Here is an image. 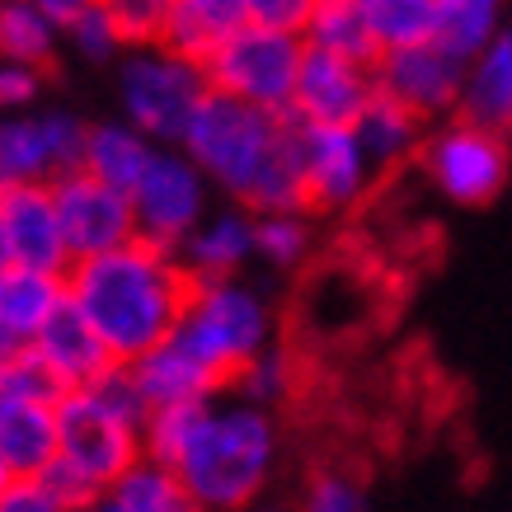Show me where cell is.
<instances>
[{"mask_svg": "<svg viewBox=\"0 0 512 512\" xmlns=\"http://www.w3.org/2000/svg\"><path fill=\"white\" fill-rule=\"evenodd\" d=\"M212 282L221 278H207L193 264L174 259V249L132 235L123 249L71 264L66 296L90 315V325L113 348V357L132 367L179 334V325L212 292Z\"/></svg>", "mask_w": 512, "mask_h": 512, "instance_id": "1", "label": "cell"}, {"mask_svg": "<svg viewBox=\"0 0 512 512\" xmlns=\"http://www.w3.org/2000/svg\"><path fill=\"white\" fill-rule=\"evenodd\" d=\"M273 451H278V433L264 409L212 404V414L198 423V433L188 437V447L179 451L170 470L188 484L202 512H240L264 494Z\"/></svg>", "mask_w": 512, "mask_h": 512, "instance_id": "2", "label": "cell"}, {"mask_svg": "<svg viewBox=\"0 0 512 512\" xmlns=\"http://www.w3.org/2000/svg\"><path fill=\"white\" fill-rule=\"evenodd\" d=\"M184 146L193 151V160L202 170L217 174L231 193L245 198L254 188V179L264 174L273 146H278V113H264L254 104H245V99L212 90L202 99Z\"/></svg>", "mask_w": 512, "mask_h": 512, "instance_id": "3", "label": "cell"}, {"mask_svg": "<svg viewBox=\"0 0 512 512\" xmlns=\"http://www.w3.org/2000/svg\"><path fill=\"white\" fill-rule=\"evenodd\" d=\"M301 57H306V47L296 43L292 33L249 24L207 62L202 76H207V85L217 94L245 99V104H254L264 113H287L296 104Z\"/></svg>", "mask_w": 512, "mask_h": 512, "instance_id": "4", "label": "cell"}, {"mask_svg": "<svg viewBox=\"0 0 512 512\" xmlns=\"http://www.w3.org/2000/svg\"><path fill=\"white\" fill-rule=\"evenodd\" d=\"M57 428H62V461L76 466L90 484H99L104 494H113L123 475H132L146 461V433L113 419L90 390H76L57 409Z\"/></svg>", "mask_w": 512, "mask_h": 512, "instance_id": "5", "label": "cell"}, {"mask_svg": "<svg viewBox=\"0 0 512 512\" xmlns=\"http://www.w3.org/2000/svg\"><path fill=\"white\" fill-rule=\"evenodd\" d=\"M123 94L132 118L151 137L184 141L202 109V99L212 94V85H207L198 66L179 62V57H137L123 71Z\"/></svg>", "mask_w": 512, "mask_h": 512, "instance_id": "6", "label": "cell"}, {"mask_svg": "<svg viewBox=\"0 0 512 512\" xmlns=\"http://www.w3.org/2000/svg\"><path fill=\"white\" fill-rule=\"evenodd\" d=\"M0 249L5 268L62 278L71 273L62 226H57V198L38 184H5L0 188Z\"/></svg>", "mask_w": 512, "mask_h": 512, "instance_id": "7", "label": "cell"}, {"mask_svg": "<svg viewBox=\"0 0 512 512\" xmlns=\"http://www.w3.org/2000/svg\"><path fill=\"white\" fill-rule=\"evenodd\" d=\"M419 165L433 174V184L442 193H451L466 207H484V202H494V193L508 179V146L498 141V132L456 123L451 132L419 146Z\"/></svg>", "mask_w": 512, "mask_h": 512, "instance_id": "8", "label": "cell"}, {"mask_svg": "<svg viewBox=\"0 0 512 512\" xmlns=\"http://www.w3.org/2000/svg\"><path fill=\"white\" fill-rule=\"evenodd\" d=\"M52 198H57V226H62L71 264L99 259L109 249H123L137 235V207H132V198L104 188L94 174L62 179V184L52 188Z\"/></svg>", "mask_w": 512, "mask_h": 512, "instance_id": "9", "label": "cell"}, {"mask_svg": "<svg viewBox=\"0 0 512 512\" xmlns=\"http://www.w3.org/2000/svg\"><path fill=\"white\" fill-rule=\"evenodd\" d=\"M376 80L367 71H357L353 62H343L325 47H306L301 57V80H296V104L292 109L311 127H348L353 132L362 123V113L372 104Z\"/></svg>", "mask_w": 512, "mask_h": 512, "instance_id": "10", "label": "cell"}, {"mask_svg": "<svg viewBox=\"0 0 512 512\" xmlns=\"http://www.w3.org/2000/svg\"><path fill=\"white\" fill-rule=\"evenodd\" d=\"M461 76H466L461 57H451L447 47L437 43H423V47L386 52V62H381V71L372 80L390 99H400L414 118L428 123L437 109H447V104L461 99Z\"/></svg>", "mask_w": 512, "mask_h": 512, "instance_id": "11", "label": "cell"}, {"mask_svg": "<svg viewBox=\"0 0 512 512\" xmlns=\"http://www.w3.org/2000/svg\"><path fill=\"white\" fill-rule=\"evenodd\" d=\"M198 202H202L198 179H193V170H188L184 160L156 156L146 179H141L137 198H132V207H137V235L160 249H174V240L198 217Z\"/></svg>", "mask_w": 512, "mask_h": 512, "instance_id": "12", "label": "cell"}, {"mask_svg": "<svg viewBox=\"0 0 512 512\" xmlns=\"http://www.w3.org/2000/svg\"><path fill=\"white\" fill-rule=\"evenodd\" d=\"M62 456L57 409L47 404H5L0 400V480L33 484Z\"/></svg>", "mask_w": 512, "mask_h": 512, "instance_id": "13", "label": "cell"}, {"mask_svg": "<svg viewBox=\"0 0 512 512\" xmlns=\"http://www.w3.org/2000/svg\"><path fill=\"white\" fill-rule=\"evenodd\" d=\"M38 348H43L47 362L71 381V390H90L94 381H104L113 367H123V362L113 357L109 343L99 339V329L90 325V315L80 311L71 296L57 301L52 320H47L43 334H38Z\"/></svg>", "mask_w": 512, "mask_h": 512, "instance_id": "14", "label": "cell"}, {"mask_svg": "<svg viewBox=\"0 0 512 512\" xmlns=\"http://www.w3.org/2000/svg\"><path fill=\"white\" fill-rule=\"evenodd\" d=\"M362 188V141L348 127L306 132V212H334Z\"/></svg>", "mask_w": 512, "mask_h": 512, "instance_id": "15", "label": "cell"}, {"mask_svg": "<svg viewBox=\"0 0 512 512\" xmlns=\"http://www.w3.org/2000/svg\"><path fill=\"white\" fill-rule=\"evenodd\" d=\"M66 296L62 278H43V273H19L5 268L0 278V329H5V357L38 343L43 325L52 320L57 301Z\"/></svg>", "mask_w": 512, "mask_h": 512, "instance_id": "16", "label": "cell"}, {"mask_svg": "<svg viewBox=\"0 0 512 512\" xmlns=\"http://www.w3.org/2000/svg\"><path fill=\"white\" fill-rule=\"evenodd\" d=\"M132 376H137V386H141V395H146V404H151V414H156V409H170V404L212 400L217 390H226L221 376H212L198 357H188L174 339L165 343V348H156L151 357L132 362Z\"/></svg>", "mask_w": 512, "mask_h": 512, "instance_id": "17", "label": "cell"}, {"mask_svg": "<svg viewBox=\"0 0 512 512\" xmlns=\"http://www.w3.org/2000/svg\"><path fill=\"white\" fill-rule=\"evenodd\" d=\"M311 43L343 57V62H353L367 76H376L381 62H386V47H381V38L372 29V10L362 0H320L311 24Z\"/></svg>", "mask_w": 512, "mask_h": 512, "instance_id": "18", "label": "cell"}, {"mask_svg": "<svg viewBox=\"0 0 512 512\" xmlns=\"http://www.w3.org/2000/svg\"><path fill=\"white\" fill-rule=\"evenodd\" d=\"M419 127L423 118L404 109L400 99H390L381 85L372 90V104L362 113V123L353 127L357 141H362V156H372L376 165H386V174H395L409 160V151L419 146Z\"/></svg>", "mask_w": 512, "mask_h": 512, "instance_id": "19", "label": "cell"}, {"mask_svg": "<svg viewBox=\"0 0 512 512\" xmlns=\"http://www.w3.org/2000/svg\"><path fill=\"white\" fill-rule=\"evenodd\" d=\"M461 123L484 127V132L512 127V33H503L489 47V57L475 66V80L461 99Z\"/></svg>", "mask_w": 512, "mask_h": 512, "instance_id": "20", "label": "cell"}, {"mask_svg": "<svg viewBox=\"0 0 512 512\" xmlns=\"http://www.w3.org/2000/svg\"><path fill=\"white\" fill-rule=\"evenodd\" d=\"M71 395H76L71 381L47 362L38 343L10 353L5 367H0V400L5 404H47V409H62Z\"/></svg>", "mask_w": 512, "mask_h": 512, "instance_id": "21", "label": "cell"}, {"mask_svg": "<svg viewBox=\"0 0 512 512\" xmlns=\"http://www.w3.org/2000/svg\"><path fill=\"white\" fill-rule=\"evenodd\" d=\"M151 160L156 156H151L132 132H123V127H94L90 132V174L104 188L123 193V198H137Z\"/></svg>", "mask_w": 512, "mask_h": 512, "instance_id": "22", "label": "cell"}, {"mask_svg": "<svg viewBox=\"0 0 512 512\" xmlns=\"http://www.w3.org/2000/svg\"><path fill=\"white\" fill-rule=\"evenodd\" d=\"M109 498L123 512H202V503L188 494V484L156 461H141L132 475H123V484Z\"/></svg>", "mask_w": 512, "mask_h": 512, "instance_id": "23", "label": "cell"}, {"mask_svg": "<svg viewBox=\"0 0 512 512\" xmlns=\"http://www.w3.org/2000/svg\"><path fill=\"white\" fill-rule=\"evenodd\" d=\"M0 43H5V57L10 66H29L43 80L57 76V57H52V29L47 19L24 5V0H10L5 15H0Z\"/></svg>", "mask_w": 512, "mask_h": 512, "instance_id": "24", "label": "cell"}, {"mask_svg": "<svg viewBox=\"0 0 512 512\" xmlns=\"http://www.w3.org/2000/svg\"><path fill=\"white\" fill-rule=\"evenodd\" d=\"M0 170H5V184H33V179H43V174L57 170L47 118L5 127V141H0Z\"/></svg>", "mask_w": 512, "mask_h": 512, "instance_id": "25", "label": "cell"}, {"mask_svg": "<svg viewBox=\"0 0 512 512\" xmlns=\"http://www.w3.org/2000/svg\"><path fill=\"white\" fill-rule=\"evenodd\" d=\"M367 10H372V29L386 52L433 43V33H437L433 0H372Z\"/></svg>", "mask_w": 512, "mask_h": 512, "instance_id": "26", "label": "cell"}, {"mask_svg": "<svg viewBox=\"0 0 512 512\" xmlns=\"http://www.w3.org/2000/svg\"><path fill=\"white\" fill-rule=\"evenodd\" d=\"M494 10H498V0H442V5H437L433 43L447 47L451 57L466 62V57L480 52L489 29H494Z\"/></svg>", "mask_w": 512, "mask_h": 512, "instance_id": "27", "label": "cell"}, {"mask_svg": "<svg viewBox=\"0 0 512 512\" xmlns=\"http://www.w3.org/2000/svg\"><path fill=\"white\" fill-rule=\"evenodd\" d=\"M249 245H254V226L245 217H221L212 231L188 245V264L198 273H207V278H221L226 268H235L245 259Z\"/></svg>", "mask_w": 512, "mask_h": 512, "instance_id": "28", "label": "cell"}, {"mask_svg": "<svg viewBox=\"0 0 512 512\" xmlns=\"http://www.w3.org/2000/svg\"><path fill=\"white\" fill-rule=\"evenodd\" d=\"M296 512H372V503H367V489L353 475H343V470H315Z\"/></svg>", "mask_w": 512, "mask_h": 512, "instance_id": "29", "label": "cell"}, {"mask_svg": "<svg viewBox=\"0 0 512 512\" xmlns=\"http://www.w3.org/2000/svg\"><path fill=\"white\" fill-rule=\"evenodd\" d=\"M90 395L104 409H109L113 419H123L127 428H137V433H146V423H151V404H146V395H141L137 376H132V367H113L104 381H94Z\"/></svg>", "mask_w": 512, "mask_h": 512, "instance_id": "30", "label": "cell"}, {"mask_svg": "<svg viewBox=\"0 0 512 512\" xmlns=\"http://www.w3.org/2000/svg\"><path fill=\"white\" fill-rule=\"evenodd\" d=\"M254 245L264 249L268 259H278V264H296L306 254V226L296 217H264L254 226Z\"/></svg>", "mask_w": 512, "mask_h": 512, "instance_id": "31", "label": "cell"}, {"mask_svg": "<svg viewBox=\"0 0 512 512\" xmlns=\"http://www.w3.org/2000/svg\"><path fill=\"white\" fill-rule=\"evenodd\" d=\"M315 10H320V0H249V24L296 33V29H311Z\"/></svg>", "mask_w": 512, "mask_h": 512, "instance_id": "32", "label": "cell"}, {"mask_svg": "<svg viewBox=\"0 0 512 512\" xmlns=\"http://www.w3.org/2000/svg\"><path fill=\"white\" fill-rule=\"evenodd\" d=\"M76 43L85 57H94V62H104V57H113V47H118V33H113V19L104 5H94L90 15L76 24Z\"/></svg>", "mask_w": 512, "mask_h": 512, "instance_id": "33", "label": "cell"}, {"mask_svg": "<svg viewBox=\"0 0 512 512\" xmlns=\"http://www.w3.org/2000/svg\"><path fill=\"white\" fill-rule=\"evenodd\" d=\"M0 512H62V503L47 494L43 484H5L0 489Z\"/></svg>", "mask_w": 512, "mask_h": 512, "instance_id": "34", "label": "cell"}, {"mask_svg": "<svg viewBox=\"0 0 512 512\" xmlns=\"http://www.w3.org/2000/svg\"><path fill=\"white\" fill-rule=\"evenodd\" d=\"M33 10H38L47 24H62V29L76 33V24L94 10V0H33Z\"/></svg>", "mask_w": 512, "mask_h": 512, "instance_id": "35", "label": "cell"}, {"mask_svg": "<svg viewBox=\"0 0 512 512\" xmlns=\"http://www.w3.org/2000/svg\"><path fill=\"white\" fill-rule=\"evenodd\" d=\"M43 76L29 71V66H5V76H0V94H5V104H29L33 94H38Z\"/></svg>", "mask_w": 512, "mask_h": 512, "instance_id": "36", "label": "cell"}, {"mask_svg": "<svg viewBox=\"0 0 512 512\" xmlns=\"http://www.w3.org/2000/svg\"><path fill=\"white\" fill-rule=\"evenodd\" d=\"M90 512H123V508H118V503H113V498H104V503H94Z\"/></svg>", "mask_w": 512, "mask_h": 512, "instance_id": "37", "label": "cell"}, {"mask_svg": "<svg viewBox=\"0 0 512 512\" xmlns=\"http://www.w3.org/2000/svg\"><path fill=\"white\" fill-rule=\"evenodd\" d=\"M94 5H109V0H94Z\"/></svg>", "mask_w": 512, "mask_h": 512, "instance_id": "38", "label": "cell"}, {"mask_svg": "<svg viewBox=\"0 0 512 512\" xmlns=\"http://www.w3.org/2000/svg\"><path fill=\"white\" fill-rule=\"evenodd\" d=\"M433 5H442V0H433Z\"/></svg>", "mask_w": 512, "mask_h": 512, "instance_id": "39", "label": "cell"}]
</instances>
